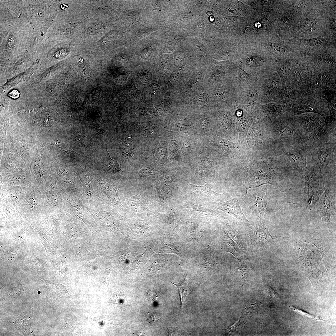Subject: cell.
I'll return each mask as SVG.
<instances>
[{"label":"cell","mask_w":336,"mask_h":336,"mask_svg":"<svg viewBox=\"0 0 336 336\" xmlns=\"http://www.w3.org/2000/svg\"><path fill=\"white\" fill-rule=\"evenodd\" d=\"M295 119L310 146L318 142H336L335 126L325 123L317 115L308 113Z\"/></svg>","instance_id":"cell-1"},{"label":"cell","mask_w":336,"mask_h":336,"mask_svg":"<svg viewBox=\"0 0 336 336\" xmlns=\"http://www.w3.org/2000/svg\"><path fill=\"white\" fill-rule=\"evenodd\" d=\"M276 124V131L283 149L296 150L309 146L295 118L287 116Z\"/></svg>","instance_id":"cell-2"},{"label":"cell","mask_w":336,"mask_h":336,"mask_svg":"<svg viewBox=\"0 0 336 336\" xmlns=\"http://www.w3.org/2000/svg\"><path fill=\"white\" fill-rule=\"evenodd\" d=\"M257 81L261 93V103H276L281 90V80L276 72H266L259 76Z\"/></svg>","instance_id":"cell-3"},{"label":"cell","mask_w":336,"mask_h":336,"mask_svg":"<svg viewBox=\"0 0 336 336\" xmlns=\"http://www.w3.org/2000/svg\"><path fill=\"white\" fill-rule=\"evenodd\" d=\"M335 149L336 142H321L311 144L309 147L308 152L321 172L327 169L335 160Z\"/></svg>","instance_id":"cell-4"},{"label":"cell","mask_w":336,"mask_h":336,"mask_svg":"<svg viewBox=\"0 0 336 336\" xmlns=\"http://www.w3.org/2000/svg\"><path fill=\"white\" fill-rule=\"evenodd\" d=\"M236 104L250 113L259 109L261 105V93L257 80L248 87L237 90Z\"/></svg>","instance_id":"cell-5"},{"label":"cell","mask_w":336,"mask_h":336,"mask_svg":"<svg viewBox=\"0 0 336 336\" xmlns=\"http://www.w3.org/2000/svg\"><path fill=\"white\" fill-rule=\"evenodd\" d=\"M321 174L319 168L315 164L307 167L304 174L310 206L315 204L324 189Z\"/></svg>","instance_id":"cell-6"},{"label":"cell","mask_w":336,"mask_h":336,"mask_svg":"<svg viewBox=\"0 0 336 336\" xmlns=\"http://www.w3.org/2000/svg\"><path fill=\"white\" fill-rule=\"evenodd\" d=\"M237 90L227 79L214 83L212 92L213 102L216 105L233 106L236 105Z\"/></svg>","instance_id":"cell-7"},{"label":"cell","mask_w":336,"mask_h":336,"mask_svg":"<svg viewBox=\"0 0 336 336\" xmlns=\"http://www.w3.org/2000/svg\"><path fill=\"white\" fill-rule=\"evenodd\" d=\"M267 193L266 187L252 195L244 196L242 199L250 208L262 215L267 209Z\"/></svg>","instance_id":"cell-8"},{"label":"cell","mask_w":336,"mask_h":336,"mask_svg":"<svg viewBox=\"0 0 336 336\" xmlns=\"http://www.w3.org/2000/svg\"><path fill=\"white\" fill-rule=\"evenodd\" d=\"M227 79L231 81L237 90L248 87L257 80L239 65L227 72Z\"/></svg>","instance_id":"cell-9"},{"label":"cell","mask_w":336,"mask_h":336,"mask_svg":"<svg viewBox=\"0 0 336 336\" xmlns=\"http://www.w3.org/2000/svg\"><path fill=\"white\" fill-rule=\"evenodd\" d=\"M309 147L299 149H283V152L294 169L304 174L307 167V157Z\"/></svg>","instance_id":"cell-10"},{"label":"cell","mask_w":336,"mask_h":336,"mask_svg":"<svg viewBox=\"0 0 336 336\" xmlns=\"http://www.w3.org/2000/svg\"><path fill=\"white\" fill-rule=\"evenodd\" d=\"M214 203L217 208L231 214L238 219L246 222L248 221L243 213L237 198H234L223 202Z\"/></svg>","instance_id":"cell-11"},{"label":"cell","mask_w":336,"mask_h":336,"mask_svg":"<svg viewBox=\"0 0 336 336\" xmlns=\"http://www.w3.org/2000/svg\"><path fill=\"white\" fill-rule=\"evenodd\" d=\"M38 66V62H36L26 71L8 79L5 83L2 86V89L7 90L20 83L29 80L37 68Z\"/></svg>","instance_id":"cell-12"},{"label":"cell","mask_w":336,"mask_h":336,"mask_svg":"<svg viewBox=\"0 0 336 336\" xmlns=\"http://www.w3.org/2000/svg\"><path fill=\"white\" fill-rule=\"evenodd\" d=\"M238 109L235 113L236 125L240 135L242 137H244L247 134L250 124L251 122L252 118L243 109H240V108Z\"/></svg>","instance_id":"cell-13"},{"label":"cell","mask_w":336,"mask_h":336,"mask_svg":"<svg viewBox=\"0 0 336 336\" xmlns=\"http://www.w3.org/2000/svg\"><path fill=\"white\" fill-rule=\"evenodd\" d=\"M190 184L192 191L194 195L203 199H215L221 195L215 192L210 188L209 184L206 183L203 186H198Z\"/></svg>","instance_id":"cell-14"},{"label":"cell","mask_w":336,"mask_h":336,"mask_svg":"<svg viewBox=\"0 0 336 336\" xmlns=\"http://www.w3.org/2000/svg\"><path fill=\"white\" fill-rule=\"evenodd\" d=\"M259 109L272 118L281 115L286 110L284 106L275 103L261 104Z\"/></svg>","instance_id":"cell-15"},{"label":"cell","mask_w":336,"mask_h":336,"mask_svg":"<svg viewBox=\"0 0 336 336\" xmlns=\"http://www.w3.org/2000/svg\"><path fill=\"white\" fill-rule=\"evenodd\" d=\"M319 207L323 217L325 219L330 218L332 205L328 190H326L321 195Z\"/></svg>","instance_id":"cell-16"},{"label":"cell","mask_w":336,"mask_h":336,"mask_svg":"<svg viewBox=\"0 0 336 336\" xmlns=\"http://www.w3.org/2000/svg\"><path fill=\"white\" fill-rule=\"evenodd\" d=\"M177 287L179 291L181 302V307L183 308L185 303L188 293V285L186 278L182 282L179 284L173 283Z\"/></svg>","instance_id":"cell-17"},{"label":"cell","mask_w":336,"mask_h":336,"mask_svg":"<svg viewBox=\"0 0 336 336\" xmlns=\"http://www.w3.org/2000/svg\"><path fill=\"white\" fill-rule=\"evenodd\" d=\"M106 152V162L109 169L112 172H119L120 170L119 163L117 160L113 159L110 157L107 150Z\"/></svg>","instance_id":"cell-18"},{"label":"cell","mask_w":336,"mask_h":336,"mask_svg":"<svg viewBox=\"0 0 336 336\" xmlns=\"http://www.w3.org/2000/svg\"><path fill=\"white\" fill-rule=\"evenodd\" d=\"M214 138L217 143L222 147L229 149L235 147V143L230 142L226 139L222 138L217 136H215Z\"/></svg>","instance_id":"cell-19"},{"label":"cell","mask_w":336,"mask_h":336,"mask_svg":"<svg viewBox=\"0 0 336 336\" xmlns=\"http://www.w3.org/2000/svg\"><path fill=\"white\" fill-rule=\"evenodd\" d=\"M144 199L140 196L136 195L131 197L128 201V205L132 207L142 206L144 203Z\"/></svg>","instance_id":"cell-20"},{"label":"cell","mask_w":336,"mask_h":336,"mask_svg":"<svg viewBox=\"0 0 336 336\" xmlns=\"http://www.w3.org/2000/svg\"><path fill=\"white\" fill-rule=\"evenodd\" d=\"M288 307L291 310L295 311H296L297 313H299V314H300L304 316H306L308 317L311 318L312 319L315 320H321L323 321H324V320H323L322 319H320L319 317H315L309 314L308 313L305 311H304L303 310H301L295 307H294L293 306H288Z\"/></svg>","instance_id":"cell-21"},{"label":"cell","mask_w":336,"mask_h":336,"mask_svg":"<svg viewBox=\"0 0 336 336\" xmlns=\"http://www.w3.org/2000/svg\"><path fill=\"white\" fill-rule=\"evenodd\" d=\"M147 319L149 322L154 323L156 322L159 320L158 316L154 314H150L148 315Z\"/></svg>","instance_id":"cell-22"},{"label":"cell","mask_w":336,"mask_h":336,"mask_svg":"<svg viewBox=\"0 0 336 336\" xmlns=\"http://www.w3.org/2000/svg\"><path fill=\"white\" fill-rule=\"evenodd\" d=\"M208 101V98L206 96L203 94H200L197 97L196 101L199 104H203Z\"/></svg>","instance_id":"cell-23"},{"label":"cell","mask_w":336,"mask_h":336,"mask_svg":"<svg viewBox=\"0 0 336 336\" xmlns=\"http://www.w3.org/2000/svg\"><path fill=\"white\" fill-rule=\"evenodd\" d=\"M271 46L273 51L276 53H280L283 51L284 49L280 46L274 44Z\"/></svg>","instance_id":"cell-24"},{"label":"cell","mask_w":336,"mask_h":336,"mask_svg":"<svg viewBox=\"0 0 336 336\" xmlns=\"http://www.w3.org/2000/svg\"><path fill=\"white\" fill-rule=\"evenodd\" d=\"M20 95V93L17 90L14 89L8 93V96L13 99L18 98Z\"/></svg>","instance_id":"cell-25"},{"label":"cell","mask_w":336,"mask_h":336,"mask_svg":"<svg viewBox=\"0 0 336 336\" xmlns=\"http://www.w3.org/2000/svg\"><path fill=\"white\" fill-rule=\"evenodd\" d=\"M148 296L149 299L152 301H155L157 298L156 294L152 291H150L148 293Z\"/></svg>","instance_id":"cell-26"},{"label":"cell","mask_w":336,"mask_h":336,"mask_svg":"<svg viewBox=\"0 0 336 336\" xmlns=\"http://www.w3.org/2000/svg\"><path fill=\"white\" fill-rule=\"evenodd\" d=\"M150 91L152 92H156L158 91L160 89V86L156 83H153L150 86Z\"/></svg>","instance_id":"cell-27"},{"label":"cell","mask_w":336,"mask_h":336,"mask_svg":"<svg viewBox=\"0 0 336 336\" xmlns=\"http://www.w3.org/2000/svg\"><path fill=\"white\" fill-rule=\"evenodd\" d=\"M201 77L202 76L199 75L195 76L191 81V85L193 86L196 85L201 80Z\"/></svg>","instance_id":"cell-28"},{"label":"cell","mask_w":336,"mask_h":336,"mask_svg":"<svg viewBox=\"0 0 336 336\" xmlns=\"http://www.w3.org/2000/svg\"><path fill=\"white\" fill-rule=\"evenodd\" d=\"M255 26L256 27H259L261 26V25L259 23L257 22L255 24Z\"/></svg>","instance_id":"cell-29"}]
</instances>
